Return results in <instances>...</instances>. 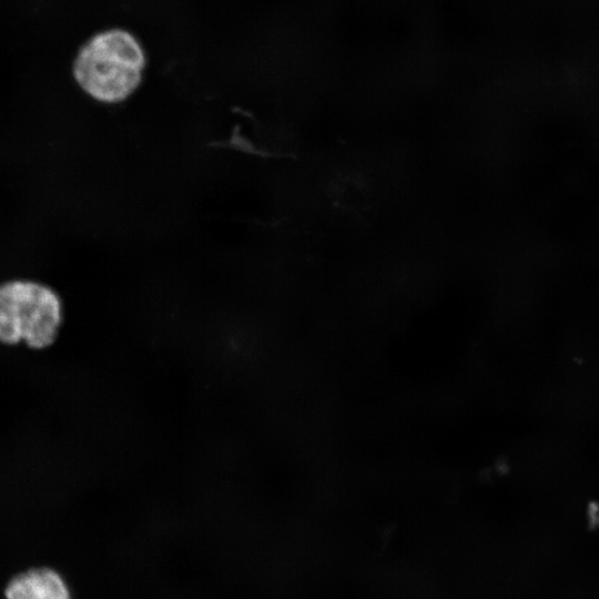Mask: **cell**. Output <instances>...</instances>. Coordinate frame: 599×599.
Instances as JSON below:
<instances>
[{"mask_svg":"<svg viewBox=\"0 0 599 599\" xmlns=\"http://www.w3.org/2000/svg\"><path fill=\"white\" fill-rule=\"evenodd\" d=\"M146 58L140 41L129 31L109 29L91 37L73 63L78 85L98 102L126 100L140 85Z\"/></svg>","mask_w":599,"mask_h":599,"instance_id":"1","label":"cell"},{"mask_svg":"<svg viewBox=\"0 0 599 599\" xmlns=\"http://www.w3.org/2000/svg\"><path fill=\"white\" fill-rule=\"evenodd\" d=\"M61 321V301L48 286L30 281L0 285V342L48 347L55 341Z\"/></svg>","mask_w":599,"mask_h":599,"instance_id":"2","label":"cell"},{"mask_svg":"<svg viewBox=\"0 0 599 599\" xmlns=\"http://www.w3.org/2000/svg\"><path fill=\"white\" fill-rule=\"evenodd\" d=\"M7 599H71L58 572L49 568L29 570L14 577L6 589Z\"/></svg>","mask_w":599,"mask_h":599,"instance_id":"3","label":"cell"}]
</instances>
